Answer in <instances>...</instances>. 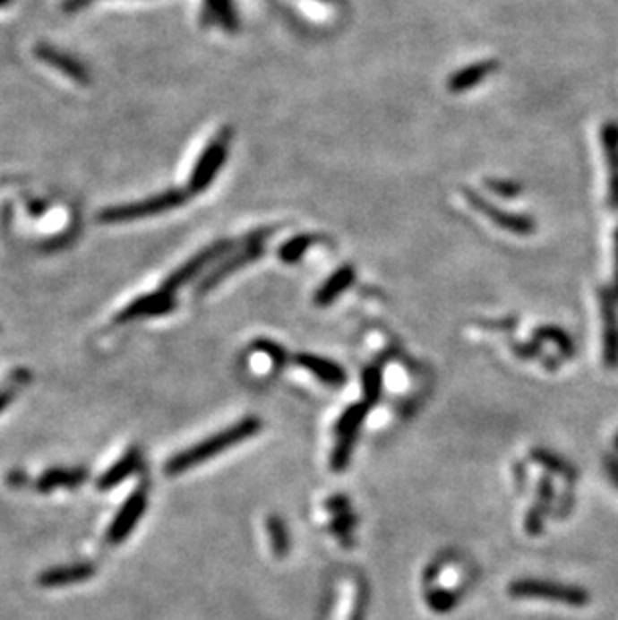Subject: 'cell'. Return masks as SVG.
Listing matches in <instances>:
<instances>
[{
    "instance_id": "1",
    "label": "cell",
    "mask_w": 618,
    "mask_h": 620,
    "mask_svg": "<svg viewBox=\"0 0 618 620\" xmlns=\"http://www.w3.org/2000/svg\"><path fill=\"white\" fill-rule=\"evenodd\" d=\"M259 428H262V422H259L257 418H245V420L237 422L236 426H231V428H225L219 434L209 435L207 440L195 443V446H191L189 450L179 452L177 456H173L169 462L165 464V474L175 476L187 472L191 468L203 464L205 460L223 454L225 450L236 446V443L252 438V435L259 432Z\"/></svg>"
},
{
    "instance_id": "2",
    "label": "cell",
    "mask_w": 618,
    "mask_h": 620,
    "mask_svg": "<svg viewBox=\"0 0 618 620\" xmlns=\"http://www.w3.org/2000/svg\"><path fill=\"white\" fill-rule=\"evenodd\" d=\"M187 201V193L183 189H169L159 193V195L133 201V203L124 205H113L103 209L99 213V221L107 225H116V223H127L133 220H143V217L159 215L165 211H173V209L181 207Z\"/></svg>"
},
{
    "instance_id": "3",
    "label": "cell",
    "mask_w": 618,
    "mask_h": 620,
    "mask_svg": "<svg viewBox=\"0 0 618 620\" xmlns=\"http://www.w3.org/2000/svg\"><path fill=\"white\" fill-rule=\"evenodd\" d=\"M273 229H263L255 233V236L247 237L245 245L241 247L239 251H233L227 257H223V262L215 267V270L207 275V278L199 283L197 288V296H205L207 291H211L215 286H219L223 280H227L231 273H236L239 267H244L247 263L255 262L257 257H262V254L265 251L263 239L270 236Z\"/></svg>"
},
{
    "instance_id": "4",
    "label": "cell",
    "mask_w": 618,
    "mask_h": 620,
    "mask_svg": "<svg viewBox=\"0 0 618 620\" xmlns=\"http://www.w3.org/2000/svg\"><path fill=\"white\" fill-rule=\"evenodd\" d=\"M233 133L229 129L221 131L219 137H215L211 143L205 147V151L199 157V161L193 167V173L189 177V193H203L211 181L217 177V173L227 159L229 141Z\"/></svg>"
},
{
    "instance_id": "5",
    "label": "cell",
    "mask_w": 618,
    "mask_h": 620,
    "mask_svg": "<svg viewBox=\"0 0 618 620\" xmlns=\"http://www.w3.org/2000/svg\"><path fill=\"white\" fill-rule=\"evenodd\" d=\"M233 247H236V243H233L231 239H221V241L211 243V245L202 249V251H199V254H195L193 257H191L189 262H185L181 267H177V270H175L169 275V278L163 281L161 289L173 293L175 289L187 286V283L191 280H195L197 275L202 273L207 265H211L213 262H217V259L227 257L233 251Z\"/></svg>"
},
{
    "instance_id": "6",
    "label": "cell",
    "mask_w": 618,
    "mask_h": 620,
    "mask_svg": "<svg viewBox=\"0 0 618 620\" xmlns=\"http://www.w3.org/2000/svg\"><path fill=\"white\" fill-rule=\"evenodd\" d=\"M147 486H141V488L133 490L131 496L124 500V504L121 506L119 514L113 518L111 526H108V530L105 534V542L111 544V547H116V544H121L127 536L135 530V526L139 524L141 518H143L145 510H147Z\"/></svg>"
},
{
    "instance_id": "7",
    "label": "cell",
    "mask_w": 618,
    "mask_h": 620,
    "mask_svg": "<svg viewBox=\"0 0 618 620\" xmlns=\"http://www.w3.org/2000/svg\"><path fill=\"white\" fill-rule=\"evenodd\" d=\"M462 195L468 201V205L476 209L478 213H482L484 217H488V220L494 223L496 228L516 233V236H528V233L534 231V221L530 220V217L506 213V211H502V209H498L496 205H492L490 201L484 199L480 193L474 191V189L464 187Z\"/></svg>"
},
{
    "instance_id": "8",
    "label": "cell",
    "mask_w": 618,
    "mask_h": 620,
    "mask_svg": "<svg viewBox=\"0 0 618 620\" xmlns=\"http://www.w3.org/2000/svg\"><path fill=\"white\" fill-rule=\"evenodd\" d=\"M514 598H538V600H556L568 602V605H582L587 602V594L576 589H568L561 584H550L542 581H518L511 586Z\"/></svg>"
},
{
    "instance_id": "9",
    "label": "cell",
    "mask_w": 618,
    "mask_h": 620,
    "mask_svg": "<svg viewBox=\"0 0 618 620\" xmlns=\"http://www.w3.org/2000/svg\"><path fill=\"white\" fill-rule=\"evenodd\" d=\"M175 309V297L171 291L159 289L147 296H141L135 301H131L129 306H124L119 314H116V322L129 323L135 320H143V317H157L167 315Z\"/></svg>"
},
{
    "instance_id": "10",
    "label": "cell",
    "mask_w": 618,
    "mask_h": 620,
    "mask_svg": "<svg viewBox=\"0 0 618 620\" xmlns=\"http://www.w3.org/2000/svg\"><path fill=\"white\" fill-rule=\"evenodd\" d=\"M35 56L40 58L43 63H47L48 66H55L56 71H61L74 82H79V85H89L90 82V71L87 69V66L82 65L79 58L64 53V50H58L51 45L43 43L35 47Z\"/></svg>"
},
{
    "instance_id": "11",
    "label": "cell",
    "mask_w": 618,
    "mask_h": 620,
    "mask_svg": "<svg viewBox=\"0 0 618 620\" xmlns=\"http://www.w3.org/2000/svg\"><path fill=\"white\" fill-rule=\"evenodd\" d=\"M143 464H145L143 452H141L139 446H131L127 450V454H124L121 460H116V462L108 468L101 478H99L97 490H111L115 488V486L123 484L129 476H135L137 472L143 470Z\"/></svg>"
},
{
    "instance_id": "12",
    "label": "cell",
    "mask_w": 618,
    "mask_h": 620,
    "mask_svg": "<svg viewBox=\"0 0 618 620\" xmlns=\"http://www.w3.org/2000/svg\"><path fill=\"white\" fill-rule=\"evenodd\" d=\"M97 568L90 563H77V564H64V566H55L48 568L43 574L39 576V584L43 589H58V586H69V584H79L90 581L95 576Z\"/></svg>"
},
{
    "instance_id": "13",
    "label": "cell",
    "mask_w": 618,
    "mask_h": 620,
    "mask_svg": "<svg viewBox=\"0 0 618 620\" xmlns=\"http://www.w3.org/2000/svg\"><path fill=\"white\" fill-rule=\"evenodd\" d=\"M89 480V470L82 466L74 468H48V470L35 480V488L48 494L58 488H79Z\"/></svg>"
},
{
    "instance_id": "14",
    "label": "cell",
    "mask_w": 618,
    "mask_h": 620,
    "mask_svg": "<svg viewBox=\"0 0 618 620\" xmlns=\"http://www.w3.org/2000/svg\"><path fill=\"white\" fill-rule=\"evenodd\" d=\"M365 409L367 408L364 404H357L354 408H349L344 416V422H341V432H339L341 440L338 442L336 456H333V468H336V470H341V468H344L348 462V456H349V450H352L356 430L362 422Z\"/></svg>"
},
{
    "instance_id": "15",
    "label": "cell",
    "mask_w": 618,
    "mask_h": 620,
    "mask_svg": "<svg viewBox=\"0 0 618 620\" xmlns=\"http://www.w3.org/2000/svg\"><path fill=\"white\" fill-rule=\"evenodd\" d=\"M600 309H603L605 320V357L608 366L618 362V320H616V304L608 291L600 293Z\"/></svg>"
},
{
    "instance_id": "16",
    "label": "cell",
    "mask_w": 618,
    "mask_h": 620,
    "mask_svg": "<svg viewBox=\"0 0 618 620\" xmlns=\"http://www.w3.org/2000/svg\"><path fill=\"white\" fill-rule=\"evenodd\" d=\"M603 145L608 163V201L611 207L618 209V125L608 123L603 129Z\"/></svg>"
},
{
    "instance_id": "17",
    "label": "cell",
    "mask_w": 618,
    "mask_h": 620,
    "mask_svg": "<svg viewBox=\"0 0 618 620\" xmlns=\"http://www.w3.org/2000/svg\"><path fill=\"white\" fill-rule=\"evenodd\" d=\"M354 267L352 265H341L333 271L328 280L322 283V288L315 291V304L317 306H330L339 293H344L354 283Z\"/></svg>"
},
{
    "instance_id": "18",
    "label": "cell",
    "mask_w": 618,
    "mask_h": 620,
    "mask_svg": "<svg viewBox=\"0 0 618 620\" xmlns=\"http://www.w3.org/2000/svg\"><path fill=\"white\" fill-rule=\"evenodd\" d=\"M496 66H498L496 61H482V63L466 66V69L458 71L452 74V77H450L448 89L452 90V93H464V90L480 85V82L486 79L490 73L496 71Z\"/></svg>"
},
{
    "instance_id": "19",
    "label": "cell",
    "mask_w": 618,
    "mask_h": 620,
    "mask_svg": "<svg viewBox=\"0 0 618 620\" xmlns=\"http://www.w3.org/2000/svg\"><path fill=\"white\" fill-rule=\"evenodd\" d=\"M297 364H302L305 370L315 374L322 382H328L331 385H339L346 382V372L341 370L338 364L330 362V359H323L320 356H312V354H299Z\"/></svg>"
},
{
    "instance_id": "20",
    "label": "cell",
    "mask_w": 618,
    "mask_h": 620,
    "mask_svg": "<svg viewBox=\"0 0 618 620\" xmlns=\"http://www.w3.org/2000/svg\"><path fill=\"white\" fill-rule=\"evenodd\" d=\"M205 8L207 14H211L229 32H236L239 29V19L231 0H205Z\"/></svg>"
},
{
    "instance_id": "21",
    "label": "cell",
    "mask_w": 618,
    "mask_h": 620,
    "mask_svg": "<svg viewBox=\"0 0 618 620\" xmlns=\"http://www.w3.org/2000/svg\"><path fill=\"white\" fill-rule=\"evenodd\" d=\"M313 241H315L313 236H297V237H291L289 241H286V243H283V245L279 247L278 255H279L281 262H286V263H296V262H299V259L304 257L305 251L313 245Z\"/></svg>"
},
{
    "instance_id": "22",
    "label": "cell",
    "mask_w": 618,
    "mask_h": 620,
    "mask_svg": "<svg viewBox=\"0 0 618 620\" xmlns=\"http://www.w3.org/2000/svg\"><path fill=\"white\" fill-rule=\"evenodd\" d=\"M484 185H486L492 193H496V195L500 197H516V195H520V185L514 181H504V179H484Z\"/></svg>"
},
{
    "instance_id": "23",
    "label": "cell",
    "mask_w": 618,
    "mask_h": 620,
    "mask_svg": "<svg viewBox=\"0 0 618 620\" xmlns=\"http://www.w3.org/2000/svg\"><path fill=\"white\" fill-rule=\"evenodd\" d=\"M270 532L273 536L275 552H278V555H283V552H286V548H288V538H286V530H283L281 522L271 521L270 522Z\"/></svg>"
},
{
    "instance_id": "24",
    "label": "cell",
    "mask_w": 618,
    "mask_h": 620,
    "mask_svg": "<svg viewBox=\"0 0 618 620\" xmlns=\"http://www.w3.org/2000/svg\"><path fill=\"white\" fill-rule=\"evenodd\" d=\"M364 382H365L367 398L373 400L375 396H378V390H380V372L375 370V367H367L364 374Z\"/></svg>"
},
{
    "instance_id": "25",
    "label": "cell",
    "mask_w": 618,
    "mask_h": 620,
    "mask_svg": "<svg viewBox=\"0 0 618 620\" xmlns=\"http://www.w3.org/2000/svg\"><path fill=\"white\" fill-rule=\"evenodd\" d=\"M255 349L265 351L267 356L273 357V362H275V364H281V362H283V349L278 346V343L263 340V341H257V343H255Z\"/></svg>"
},
{
    "instance_id": "26",
    "label": "cell",
    "mask_w": 618,
    "mask_h": 620,
    "mask_svg": "<svg viewBox=\"0 0 618 620\" xmlns=\"http://www.w3.org/2000/svg\"><path fill=\"white\" fill-rule=\"evenodd\" d=\"M6 484L11 486V488H22V486H27L29 484V476L24 474L22 470H13L11 474L6 476Z\"/></svg>"
},
{
    "instance_id": "27",
    "label": "cell",
    "mask_w": 618,
    "mask_h": 620,
    "mask_svg": "<svg viewBox=\"0 0 618 620\" xmlns=\"http://www.w3.org/2000/svg\"><path fill=\"white\" fill-rule=\"evenodd\" d=\"M90 3H95V0H64L63 11L64 13H79V11H82V8H87Z\"/></svg>"
},
{
    "instance_id": "28",
    "label": "cell",
    "mask_w": 618,
    "mask_h": 620,
    "mask_svg": "<svg viewBox=\"0 0 618 620\" xmlns=\"http://www.w3.org/2000/svg\"><path fill=\"white\" fill-rule=\"evenodd\" d=\"M30 382V372H27V370H16L14 374H13V383H16V385H27Z\"/></svg>"
},
{
    "instance_id": "29",
    "label": "cell",
    "mask_w": 618,
    "mask_h": 620,
    "mask_svg": "<svg viewBox=\"0 0 618 620\" xmlns=\"http://www.w3.org/2000/svg\"><path fill=\"white\" fill-rule=\"evenodd\" d=\"M13 398H14V390H4V392H0V412H3L4 408L11 406Z\"/></svg>"
},
{
    "instance_id": "30",
    "label": "cell",
    "mask_w": 618,
    "mask_h": 620,
    "mask_svg": "<svg viewBox=\"0 0 618 620\" xmlns=\"http://www.w3.org/2000/svg\"><path fill=\"white\" fill-rule=\"evenodd\" d=\"M616 241H614V251H616V257H614V267H616V271H614V293L618 296V229H616Z\"/></svg>"
},
{
    "instance_id": "31",
    "label": "cell",
    "mask_w": 618,
    "mask_h": 620,
    "mask_svg": "<svg viewBox=\"0 0 618 620\" xmlns=\"http://www.w3.org/2000/svg\"><path fill=\"white\" fill-rule=\"evenodd\" d=\"M8 3V0H0V6H3V4H6Z\"/></svg>"
}]
</instances>
